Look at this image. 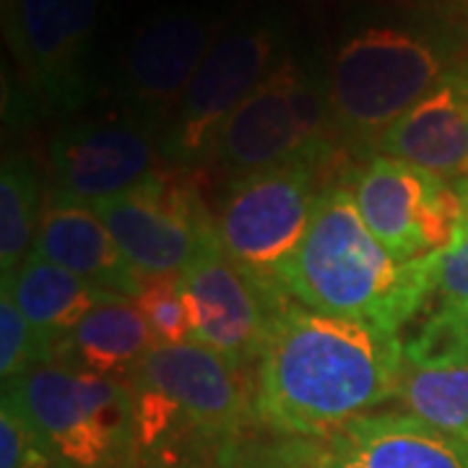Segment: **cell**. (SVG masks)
Segmentation results:
<instances>
[{
    "instance_id": "cell-2",
    "label": "cell",
    "mask_w": 468,
    "mask_h": 468,
    "mask_svg": "<svg viewBox=\"0 0 468 468\" xmlns=\"http://www.w3.org/2000/svg\"><path fill=\"white\" fill-rule=\"evenodd\" d=\"M468 58V21L375 8L351 18L323 60L335 141L369 156L383 133Z\"/></svg>"
},
{
    "instance_id": "cell-18",
    "label": "cell",
    "mask_w": 468,
    "mask_h": 468,
    "mask_svg": "<svg viewBox=\"0 0 468 468\" xmlns=\"http://www.w3.org/2000/svg\"><path fill=\"white\" fill-rule=\"evenodd\" d=\"M156 346L149 323L131 300L94 307L52 351V362L104 380L128 383L144 356Z\"/></svg>"
},
{
    "instance_id": "cell-7",
    "label": "cell",
    "mask_w": 468,
    "mask_h": 468,
    "mask_svg": "<svg viewBox=\"0 0 468 468\" xmlns=\"http://www.w3.org/2000/svg\"><path fill=\"white\" fill-rule=\"evenodd\" d=\"M344 162L300 159L224 183L214 217L221 250L252 276L279 286V273L307 234L328 185ZM282 289V286H279Z\"/></svg>"
},
{
    "instance_id": "cell-26",
    "label": "cell",
    "mask_w": 468,
    "mask_h": 468,
    "mask_svg": "<svg viewBox=\"0 0 468 468\" xmlns=\"http://www.w3.org/2000/svg\"><path fill=\"white\" fill-rule=\"evenodd\" d=\"M380 8H393L403 14L421 16H442L468 21V0H372Z\"/></svg>"
},
{
    "instance_id": "cell-5",
    "label": "cell",
    "mask_w": 468,
    "mask_h": 468,
    "mask_svg": "<svg viewBox=\"0 0 468 468\" xmlns=\"http://www.w3.org/2000/svg\"><path fill=\"white\" fill-rule=\"evenodd\" d=\"M58 468H138L135 409L128 383L45 362L3 385Z\"/></svg>"
},
{
    "instance_id": "cell-6",
    "label": "cell",
    "mask_w": 468,
    "mask_h": 468,
    "mask_svg": "<svg viewBox=\"0 0 468 468\" xmlns=\"http://www.w3.org/2000/svg\"><path fill=\"white\" fill-rule=\"evenodd\" d=\"M107 0H3L16 112L68 120L91 91V52Z\"/></svg>"
},
{
    "instance_id": "cell-14",
    "label": "cell",
    "mask_w": 468,
    "mask_h": 468,
    "mask_svg": "<svg viewBox=\"0 0 468 468\" xmlns=\"http://www.w3.org/2000/svg\"><path fill=\"white\" fill-rule=\"evenodd\" d=\"M245 372L227 365L218 354L196 341L156 344L144 356L131 380L144 383L177 403L221 448L232 451L237 437L255 414V393ZM128 380V383H131Z\"/></svg>"
},
{
    "instance_id": "cell-24",
    "label": "cell",
    "mask_w": 468,
    "mask_h": 468,
    "mask_svg": "<svg viewBox=\"0 0 468 468\" xmlns=\"http://www.w3.org/2000/svg\"><path fill=\"white\" fill-rule=\"evenodd\" d=\"M45 362H52L50 344L34 331L32 323L24 318L16 302L3 289L0 294V380L3 385H11L24 372Z\"/></svg>"
},
{
    "instance_id": "cell-19",
    "label": "cell",
    "mask_w": 468,
    "mask_h": 468,
    "mask_svg": "<svg viewBox=\"0 0 468 468\" xmlns=\"http://www.w3.org/2000/svg\"><path fill=\"white\" fill-rule=\"evenodd\" d=\"M3 289L16 302V307L32 323L34 331L50 344L52 351L55 344L70 334L94 307L120 300L115 294H107L79 279L66 268L45 261L34 250L18 266L11 282H3Z\"/></svg>"
},
{
    "instance_id": "cell-8",
    "label": "cell",
    "mask_w": 468,
    "mask_h": 468,
    "mask_svg": "<svg viewBox=\"0 0 468 468\" xmlns=\"http://www.w3.org/2000/svg\"><path fill=\"white\" fill-rule=\"evenodd\" d=\"M289 55L284 21L258 11L234 18L193 76L162 135V154L172 169H203L221 125Z\"/></svg>"
},
{
    "instance_id": "cell-15",
    "label": "cell",
    "mask_w": 468,
    "mask_h": 468,
    "mask_svg": "<svg viewBox=\"0 0 468 468\" xmlns=\"http://www.w3.org/2000/svg\"><path fill=\"white\" fill-rule=\"evenodd\" d=\"M372 154L409 162L442 180L468 175V58L399 117Z\"/></svg>"
},
{
    "instance_id": "cell-1",
    "label": "cell",
    "mask_w": 468,
    "mask_h": 468,
    "mask_svg": "<svg viewBox=\"0 0 468 468\" xmlns=\"http://www.w3.org/2000/svg\"><path fill=\"white\" fill-rule=\"evenodd\" d=\"M401 372L396 331L315 313L286 297L258 365L255 414L286 435L334 437L393 401Z\"/></svg>"
},
{
    "instance_id": "cell-13",
    "label": "cell",
    "mask_w": 468,
    "mask_h": 468,
    "mask_svg": "<svg viewBox=\"0 0 468 468\" xmlns=\"http://www.w3.org/2000/svg\"><path fill=\"white\" fill-rule=\"evenodd\" d=\"M91 208L141 279L180 276L217 237L201 193L169 172Z\"/></svg>"
},
{
    "instance_id": "cell-3",
    "label": "cell",
    "mask_w": 468,
    "mask_h": 468,
    "mask_svg": "<svg viewBox=\"0 0 468 468\" xmlns=\"http://www.w3.org/2000/svg\"><path fill=\"white\" fill-rule=\"evenodd\" d=\"M430 266V255L399 261L369 232L341 175L323 193L279 286L315 313L399 334L432 297Z\"/></svg>"
},
{
    "instance_id": "cell-4",
    "label": "cell",
    "mask_w": 468,
    "mask_h": 468,
    "mask_svg": "<svg viewBox=\"0 0 468 468\" xmlns=\"http://www.w3.org/2000/svg\"><path fill=\"white\" fill-rule=\"evenodd\" d=\"M344 156L331 125L323 63L289 52L221 125L203 169L229 183L286 162Z\"/></svg>"
},
{
    "instance_id": "cell-28",
    "label": "cell",
    "mask_w": 468,
    "mask_h": 468,
    "mask_svg": "<svg viewBox=\"0 0 468 468\" xmlns=\"http://www.w3.org/2000/svg\"><path fill=\"white\" fill-rule=\"evenodd\" d=\"M318 468H349V466H346V463H341V461L334 455V451H331L325 458H323V463H320Z\"/></svg>"
},
{
    "instance_id": "cell-25",
    "label": "cell",
    "mask_w": 468,
    "mask_h": 468,
    "mask_svg": "<svg viewBox=\"0 0 468 468\" xmlns=\"http://www.w3.org/2000/svg\"><path fill=\"white\" fill-rule=\"evenodd\" d=\"M432 271V297L437 304L468 302V229L458 227L455 239L445 250L430 255Z\"/></svg>"
},
{
    "instance_id": "cell-23",
    "label": "cell",
    "mask_w": 468,
    "mask_h": 468,
    "mask_svg": "<svg viewBox=\"0 0 468 468\" xmlns=\"http://www.w3.org/2000/svg\"><path fill=\"white\" fill-rule=\"evenodd\" d=\"M133 302L144 320L149 323L156 344L193 341V313L180 284V276L144 279V289Z\"/></svg>"
},
{
    "instance_id": "cell-12",
    "label": "cell",
    "mask_w": 468,
    "mask_h": 468,
    "mask_svg": "<svg viewBox=\"0 0 468 468\" xmlns=\"http://www.w3.org/2000/svg\"><path fill=\"white\" fill-rule=\"evenodd\" d=\"M180 284L193 313V341L239 372L258 367L284 292L237 266L217 237L180 273Z\"/></svg>"
},
{
    "instance_id": "cell-11",
    "label": "cell",
    "mask_w": 468,
    "mask_h": 468,
    "mask_svg": "<svg viewBox=\"0 0 468 468\" xmlns=\"http://www.w3.org/2000/svg\"><path fill=\"white\" fill-rule=\"evenodd\" d=\"M344 185L369 232L406 263L445 250L461 227L455 187L401 159L369 154Z\"/></svg>"
},
{
    "instance_id": "cell-17",
    "label": "cell",
    "mask_w": 468,
    "mask_h": 468,
    "mask_svg": "<svg viewBox=\"0 0 468 468\" xmlns=\"http://www.w3.org/2000/svg\"><path fill=\"white\" fill-rule=\"evenodd\" d=\"M334 455L349 468H468V448L409 411L365 414L338 430Z\"/></svg>"
},
{
    "instance_id": "cell-27",
    "label": "cell",
    "mask_w": 468,
    "mask_h": 468,
    "mask_svg": "<svg viewBox=\"0 0 468 468\" xmlns=\"http://www.w3.org/2000/svg\"><path fill=\"white\" fill-rule=\"evenodd\" d=\"M452 187H455V196H458V203H461V227L468 229V175L455 180Z\"/></svg>"
},
{
    "instance_id": "cell-20",
    "label": "cell",
    "mask_w": 468,
    "mask_h": 468,
    "mask_svg": "<svg viewBox=\"0 0 468 468\" xmlns=\"http://www.w3.org/2000/svg\"><path fill=\"white\" fill-rule=\"evenodd\" d=\"M42 177L27 154H5L0 169V271L11 282L34 250L42 218Z\"/></svg>"
},
{
    "instance_id": "cell-22",
    "label": "cell",
    "mask_w": 468,
    "mask_h": 468,
    "mask_svg": "<svg viewBox=\"0 0 468 468\" xmlns=\"http://www.w3.org/2000/svg\"><path fill=\"white\" fill-rule=\"evenodd\" d=\"M406 367L468 365V302L437 304L411 341L403 344Z\"/></svg>"
},
{
    "instance_id": "cell-21",
    "label": "cell",
    "mask_w": 468,
    "mask_h": 468,
    "mask_svg": "<svg viewBox=\"0 0 468 468\" xmlns=\"http://www.w3.org/2000/svg\"><path fill=\"white\" fill-rule=\"evenodd\" d=\"M393 401L448 435H468V365H403Z\"/></svg>"
},
{
    "instance_id": "cell-16",
    "label": "cell",
    "mask_w": 468,
    "mask_h": 468,
    "mask_svg": "<svg viewBox=\"0 0 468 468\" xmlns=\"http://www.w3.org/2000/svg\"><path fill=\"white\" fill-rule=\"evenodd\" d=\"M34 252L120 300L133 302L144 289V279L91 206L55 201L48 196Z\"/></svg>"
},
{
    "instance_id": "cell-10",
    "label": "cell",
    "mask_w": 468,
    "mask_h": 468,
    "mask_svg": "<svg viewBox=\"0 0 468 468\" xmlns=\"http://www.w3.org/2000/svg\"><path fill=\"white\" fill-rule=\"evenodd\" d=\"M162 165V133L120 110L66 120L48 144V196L100 206L154 180Z\"/></svg>"
},
{
    "instance_id": "cell-29",
    "label": "cell",
    "mask_w": 468,
    "mask_h": 468,
    "mask_svg": "<svg viewBox=\"0 0 468 468\" xmlns=\"http://www.w3.org/2000/svg\"><path fill=\"white\" fill-rule=\"evenodd\" d=\"M461 440H463V442H466V448H468V435H463V437H461Z\"/></svg>"
},
{
    "instance_id": "cell-9",
    "label": "cell",
    "mask_w": 468,
    "mask_h": 468,
    "mask_svg": "<svg viewBox=\"0 0 468 468\" xmlns=\"http://www.w3.org/2000/svg\"><path fill=\"white\" fill-rule=\"evenodd\" d=\"M224 27L221 14L203 5H165L144 18L117 63V110L165 135Z\"/></svg>"
}]
</instances>
